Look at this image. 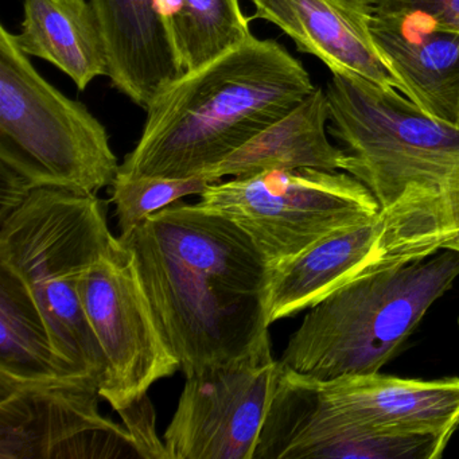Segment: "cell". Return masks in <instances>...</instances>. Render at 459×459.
Segmentation results:
<instances>
[{"mask_svg":"<svg viewBox=\"0 0 459 459\" xmlns=\"http://www.w3.org/2000/svg\"><path fill=\"white\" fill-rule=\"evenodd\" d=\"M120 238L184 373L240 356L270 329V268L232 220L179 200Z\"/></svg>","mask_w":459,"mask_h":459,"instance_id":"1","label":"cell"},{"mask_svg":"<svg viewBox=\"0 0 459 459\" xmlns=\"http://www.w3.org/2000/svg\"><path fill=\"white\" fill-rule=\"evenodd\" d=\"M326 95L343 171L375 195L397 264L429 256L458 236V126L364 80L333 76Z\"/></svg>","mask_w":459,"mask_h":459,"instance_id":"2","label":"cell"},{"mask_svg":"<svg viewBox=\"0 0 459 459\" xmlns=\"http://www.w3.org/2000/svg\"><path fill=\"white\" fill-rule=\"evenodd\" d=\"M316 88L283 45L252 36L155 95L141 139L117 174L201 177L283 119Z\"/></svg>","mask_w":459,"mask_h":459,"instance_id":"3","label":"cell"},{"mask_svg":"<svg viewBox=\"0 0 459 459\" xmlns=\"http://www.w3.org/2000/svg\"><path fill=\"white\" fill-rule=\"evenodd\" d=\"M114 238L98 195L63 187H34L28 200L0 221V267L9 268L30 290L58 356L100 385L106 359L77 284Z\"/></svg>","mask_w":459,"mask_h":459,"instance_id":"4","label":"cell"},{"mask_svg":"<svg viewBox=\"0 0 459 459\" xmlns=\"http://www.w3.org/2000/svg\"><path fill=\"white\" fill-rule=\"evenodd\" d=\"M458 276L453 249L361 276L308 308L279 361L316 380L380 372Z\"/></svg>","mask_w":459,"mask_h":459,"instance_id":"5","label":"cell"},{"mask_svg":"<svg viewBox=\"0 0 459 459\" xmlns=\"http://www.w3.org/2000/svg\"><path fill=\"white\" fill-rule=\"evenodd\" d=\"M0 162L33 187L96 195L119 165L106 127L87 107L53 87L0 28Z\"/></svg>","mask_w":459,"mask_h":459,"instance_id":"6","label":"cell"},{"mask_svg":"<svg viewBox=\"0 0 459 459\" xmlns=\"http://www.w3.org/2000/svg\"><path fill=\"white\" fill-rule=\"evenodd\" d=\"M321 427L451 439L459 429V378L418 380L377 372L316 380L279 361L254 459H267L284 440Z\"/></svg>","mask_w":459,"mask_h":459,"instance_id":"7","label":"cell"},{"mask_svg":"<svg viewBox=\"0 0 459 459\" xmlns=\"http://www.w3.org/2000/svg\"><path fill=\"white\" fill-rule=\"evenodd\" d=\"M197 204L243 228L270 270L380 213L375 195L351 174L310 168L213 182Z\"/></svg>","mask_w":459,"mask_h":459,"instance_id":"8","label":"cell"},{"mask_svg":"<svg viewBox=\"0 0 459 459\" xmlns=\"http://www.w3.org/2000/svg\"><path fill=\"white\" fill-rule=\"evenodd\" d=\"M82 310L106 359L101 397L115 411L181 369L139 275L135 255L115 238L77 284Z\"/></svg>","mask_w":459,"mask_h":459,"instance_id":"9","label":"cell"},{"mask_svg":"<svg viewBox=\"0 0 459 459\" xmlns=\"http://www.w3.org/2000/svg\"><path fill=\"white\" fill-rule=\"evenodd\" d=\"M278 369L268 329L240 356L185 373L163 440L169 459H254Z\"/></svg>","mask_w":459,"mask_h":459,"instance_id":"10","label":"cell"},{"mask_svg":"<svg viewBox=\"0 0 459 459\" xmlns=\"http://www.w3.org/2000/svg\"><path fill=\"white\" fill-rule=\"evenodd\" d=\"M100 399V381L90 375H0V459L139 456L127 429L99 412Z\"/></svg>","mask_w":459,"mask_h":459,"instance_id":"11","label":"cell"},{"mask_svg":"<svg viewBox=\"0 0 459 459\" xmlns=\"http://www.w3.org/2000/svg\"><path fill=\"white\" fill-rule=\"evenodd\" d=\"M255 14L281 29L300 53L313 56L333 76L351 77L404 95L373 37L375 0H252Z\"/></svg>","mask_w":459,"mask_h":459,"instance_id":"12","label":"cell"},{"mask_svg":"<svg viewBox=\"0 0 459 459\" xmlns=\"http://www.w3.org/2000/svg\"><path fill=\"white\" fill-rule=\"evenodd\" d=\"M372 31L405 98L429 117L459 127V31L377 0Z\"/></svg>","mask_w":459,"mask_h":459,"instance_id":"13","label":"cell"},{"mask_svg":"<svg viewBox=\"0 0 459 459\" xmlns=\"http://www.w3.org/2000/svg\"><path fill=\"white\" fill-rule=\"evenodd\" d=\"M380 213L372 221L329 236L270 270L264 294L267 324L313 307L368 273L399 265L389 252Z\"/></svg>","mask_w":459,"mask_h":459,"instance_id":"14","label":"cell"},{"mask_svg":"<svg viewBox=\"0 0 459 459\" xmlns=\"http://www.w3.org/2000/svg\"><path fill=\"white\" fill-rule=\"evenodd\" d=\"M114 88L146 109L184 74L154 0H91Z\"/></svg>","mask_w":459,"mask_h":459,"instance_id":"15","label":"cell"},{"mask_svg":"<svg viewBox=\"0 0 459 459\" xmlns=\"http://www.w3.org/2000/svg\"><path fill=\"white\" fill-rule=\"evenodd\" d=\"M329 120L326 90L316 88L283 119L201 177L219 182L224 177L238 178L271 170L310 168L343 171L345 152L329 141Z\"/></svg>","mask_w":459,"mask_h":459,"instance_id":"16","label":"cell"},{"mask_svg":"<svg viewBox=\"0 0 459 459\" xmlns=\"http://www.w3.org/2000/svg\"><path fill=\"white\" fill-rule=\"evenodd\" d=\"M15 41L29 57L41 58L85 91L108 76V60L91 0H23V21Z\"/></svg>","mask_w":459,"mask_h":459,"instance_id":"17","label":"cell"},{"mask_svg":"<svg viewBox=\"0 0 459 459\" xmlns=\"http://www.w3.org/2000/svg\"><path fill=\"white\" fill-rule=\"evenodd\" d=\"M0 375L18 380L80 375L56 351L30 290L6 267H0Z\"/></svg>","mask_w":459,"mask_h":459,"instance_id":"18","label":"cell"},{"mask_svg":"<svg viewBox=\"0 0 459 459\" xmlns=\"http://www.w3.org/2000/svg\"><path fill=\"white\" fill-rule=\"evenodd\" d=\"M185 74L246 44L252 37L249 18L238 0H154Z\"/></svg>","mask_w":459,"mask_h":459,"instance_id":"19","label":"cell"},{"mask_svg":"<svg viewBox=\"0 0 459 459\" xmlns=\"http://www.w3.org/2000/svg\"><path fill=\"white\" fill-rule=\"evenodd\" d=\"M450 440L419 432L321 427L290 437L270 459H439Z\"/></svg>","mask_w":459,"mask_h":459,"instance_id":"20","label":"cell"},{"mask_svg":"<svg viewBox=\"0 0 459 459\" xmlns=\"http://www.w3.org/2000/svg\"><path fill=\"white\" fill-rule=\"evenodd\" d=\"M204 177L173 179L160 177L128 178L117 174L112 184V204L117 208L122 235H128L152 214L187 195H200L209 185Z\"/></svg>","mask_w":459,"mask_h":459,"instance_id":"21","label":"cell"},{"mask_svg":"<svg viewBox=\"0 0 459 459\" xmlns=\"http://www.w3.org/2000/svg\"><path fill=\"white\" fill-rule=\"evenodd\" d=\"M141 458L169 459L165 442L160 439L155 424V411L149 394L128 407L117 411Z\"/></svg>","mask_w":459,"mask_h":459,"instance_id":"22","label":"cell"},{"mask_svg":"<svg viewBox=\"0 0 459 459\" xmlns=\"http://www.w3.org/2000/svg\"><path fill=\"white\" fill-rule=\"evenodd\" d=\"M33 189V185L22 174L0 162V221L17 211Z\"/></svg>","mask_w":459,"mask_h":459,"instance_id":"23","label":"cell"},{"mask_svg":"<svg viewBox=\"0 0 459 459\" xmlns=\"http://www.w3.org/2000/svg\"><path fill=\"white\" fill-rule=\"evenodd\" d=\"M381 4L423 13L440 28L459 31V0H377Z\"/></svg>","mask_w":459,"mask_h":459,"instance_id":"24","label":"cell"},{"mask_svg":"<svg viewBox=\"0 0 459 459\" xmlns=\"http://www.w3.org/2000/svg\"><path fill=\"white\" fill-rule=\"evenodd\" d=\"M442 249H453V251L459 252V235L448 240L447 243L443 246Z\"/></svg>","mask_w":459,"mask_h":459,"instance_id":"25","label":"cell"}]
</instances>
